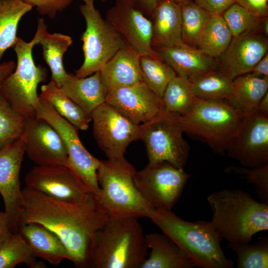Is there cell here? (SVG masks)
<instances>
[{"label":"cell","mask_w":268,"mask_h":268,"mask_svg":"<svg viewBox=\"0 0 268 268\" xmlns=\"http://www.w3.org/2000/svg\"><path fill=\"white\" fill-rule=\"evenodd\" d=\"M29 245L37 258L53 266L64 260L70 261V256L60 238L52 231L37 223L18 226V232Z\"/></svg>","instance_id":"23"},{"label":"cell","mask_w":268,"mask_h":268,"mask_svg":"<svg viewBox=\"0 0 268 268\" xmlns=\"http://www.w3.org/2000/svg\"><path fill=\"white\" fill-rule=\"evenodd\" d=\"M45 24L43 17L38 19L36 32L30 42L17 37L13 47L17 57L16 67L4 79L0 90L9 105L26 119L36 117L40 103L37 88L46 80L48 75L46 68L35 65L32 56L33 48L38 44Z\"/></svg>","instance_id":"6"},{"label":"cell","mask_w":268,"mask_h":268,"mask_svg":"<svg viewBox=\"0 0 268 268\" xmlns=\"http://www.w3.org/2000/svg\"><path fill=\"white\" fill-rule=\"evenodd\" d=\"M150 252L141 268H194L196 266L181 249L164 233L145 235Z\"/></svg>","instance_id":"25"},{"label":"cell","mask_w":268,"mask_h":268,"mask_svg":"<svg viewBox=\"0 0 268 268\" xmlns=\"http://www.w3.org/2000/svg\"><path fill=\"white\" fill-rule=\"evenodd\" d=\"M233 37L261 30L265 19H261L237 3H233L222 14Z\"/></svg>","instance_id":"38"},{"label":"cell","mask_w":268,"mask_h":268,"mask_svg":"<svg viewBox=\"0 0 268 268\" xmlns=\"http://www.w3.org/2000/svg\"><path fill=\"white\" fill-rule=\"evenodd\" d=\"M27 119L15 111L0 93V149L20 138Z\"/></svg>","instance_id":"37"},{"label":"cell","mask_w":268,"mask_h":268,"mask_svg":"<svg viewBox=\"0 0 268 268\" xmlns=\"http://www.w3.org/2000/svg\"><path fill=\"white\" fill-rule=\"evenodd\" d=\"M226 152L243 167L255 168L268 163V117L258 110L244 115Z\"/></svg>","instance_id":"13"},{"label":"cell","mask_w":268,"mask_h":268,"mask_svg":"<svg viewBox=\"0 0 268 268\" xmlns=\"http://www.w3.org/2000/svg\"><path fill=\"white\" fill-rule=\"evenodd\" d=\"M8 217L4 211L0 212V247L4 241L12 234Z\"/></svg>","instance_id":"45"},{"label":"cell","mask_w":268,"mask_h":268,"mask_svg":"<svg viewBox=\"0 0 268 268\" xmlns=\"http://www.w3.org/2000/svg\"><path fill=\"white\" fill-rule=\"evenodd\" d=\"M148 250L137 219L110 217L90 242L86 268H141Z\"/></svg>","instance_id":"2"},{"label":"cell","mask_w":268,"mask_h":268,"mask_svg":"<svg viewBox=\"0 0 268 268\" xmlns=\"http://www.w3.org/2000/svg\"><path fill=\"white\" fill-rule=\"evenodd\" d=\"M162 100L164 111L183 115L193 108L196 99L188 78L176 75L167 85Z\"/></svg>","instance_id":"33"},{"label":"cell","mask_w":268,"mask_h":268,"mask_svg":"<svg viewBox=\"0 0 268 268\" xmlns=\"http://www.w3.org/2000/svg\"><path fill=\"white\" fill-rule=\"evenodd\" d=\"M24 180L26 187L60 201L80 203L93 194L65 165H36L27 172Z\"/></svg>","instance_id":"14"},{"label":"cell","mask_w":268,"mask_h":268,"mask_svg":"<svg viewBox=\"0 0 268 268\" xmlns=\"http://www.w3.org/2000/svg\"><path fill=\"white\" fill-rule=\"evenodd\" d=\"M175 1H176L177 2L180 3V4H181L182 3H184L189 0H174Z\"/></svg>","instance_id":"49"},{"label":"cell","mask_w":268,"mask_h":268,"mask_svg":"<svg viewBox=\"0 0 268 268\" xmlns=\"http://www.w3.org/2000/svg\"><path fill=\"white\" fill-rule=\"evenodd\" d=\"M134 7L150 18L151 14L161 0H126Z\"/></svg>","instance_id":"43"},{"label":"cell","mask_w":268,"mask_h":268,"mask_svg":"<svg viewBox=\"0 0 268 268\" xmlns=\"http://www.w3.org/2000/svg\"><path fill=\"white\" fill-rule=\"evenodd\" d=\"M45 24L38 44L43 49V58L49 67L52 78L60 87L67 72L63 65V56L72 43L71 37L59 33H50Z\"/></svg>","instance_id":"28"},{"label":"cell","mask_w":268,"mask_h":268,"mask_svg":"<svg viewBox=\"0 0 268 268\" xmlns=\"http://www.w3.org/2000/svg\"><path fill=\"white\" fill-rule=\"evenodd\" d=\"M140 65L143 82L162 98L167 85L176 73L163 61L149 56H140Z\"/></svg>","instance_id":"35"},{"label":"cell","mask_w":268,"mask_h":268,"mask_svg":"<svg viewBox=\"0 0 268 268\" xmlns=\"http://www.w3.org/2000/svg\"><path fill=\"white\" fill-rule=\"evenodd\" d=\"M224 171L241 175L248 183L255 185L261 202L268 203V163L255 168L228 166Z\"/></svg>","instance_id":"39"},{"label":"cell","mask_w":268,"mask_h":268,"mask_svg":"<svg viewBox=\"0 0 268 268\" xmlns=\"http://www.w3.org/2000/svg\"><path fill=\"white\" fill-rule=\"evenodd\" d=\"M268 49V38L261 30L232 37L226 50L217 59V70L232 80L250 73Z\"/></svg>","instance_id":"18"},{"label":"cell","mask_w":268,"mask_h":268,"mask_svg":"<svg viewBox=\"0 0 268 268\" xmlns=\"http://www.w3.org/2000/svg\"><path fill=\"white\" fill-rule=\"evenodd\" d=\"M60 88L67 97L89 115L105 102L107 95L100 70L84 77H78L67 73Z\"/></svg>","instance_id":"24"},{"label":"cell","mask_w":268,"mask_h":268,"mask_svg":"<svg viewBox=\"0 0 268 268\" xmlns=\"http://www.w3.org/2000/svg\"><path fill=\"white\" fill-rule=\"evenodd\" d=\"M188 79L196 98L225 102L231 92L233 81L217 70L209 71Z\"/></svg>","instance_id":"30"},{"label":"cell","mask_w":268,"mask_h":268,"mask_svg":"<svg viewBox=\"0 0 268 268\" xmlns=\"http://www.w3.org/2000/svg\"><path fill=\"white\" fill-rule=\"evenodd\" d=\"M176 114L163 111L150 121L140 125V139L146 148L148 163L167 161L184 168L190 147Z\"/></svg>","instance_id":"9"},{"label":"cell","mask_w":268,"mask_h":268,"mask_svg":"<svg viewBox=\"0 0 268 268\" xmlns=\"http://www.w3.org/2000/svg\"><path fill=\"white\" fill-rule=\"evenodd\" d=\"M258 110L263 115L268 117V92L261 100Z\"/></svg>","instance_id":"47"},{"label":"cell","mask_w":268,"mask_h":268,"mask_svg":"<svg viewBox=\"0 0 268 268\" xmlns=\"http://www.w3.org/2000/svg\"><path fill=\"white\" fill-rule=\"evenodd\" d=\"M109 218V213L94 194L83 202L70 203L26 187L21 190L19 225L37 223L52 231L65 245L70 261L78 268H86L90 242Z\"/></svg>","instance_id":"1"},{"label":"cell","mask_w":268,"mask_h":268,"mask_svg":"<svg viewBox=\"0 0 268 268\" xmlns=\"http://www.w3.org/2000/svg\"><path fill=\"white\" fill-rule=\"evenodd\" d=\"M134 167L123 157L100 160L97 172L98 197L112 218H149L153 209L143 199L134 180Z\"/></svg>","instance_id":"5"},{"label":"cell","mask_w":268,"mask_h":268,"mask_svg":"<svg viewBox=\"0 0 268 268\" xmlns=\"http://www.w3.org/2000/svg\"><path fill=\"white\" fill-rule=\"evenodd\" d=\"M268 92V77L248 73L233 80L231 92L225 102L246 115L258 110L261 100Z\"/></svg>","instance_id":"26"},{"label":"cell","mask_w":268,"mask_h":268,"mask_svg":"<svg viewBox=\"0 0 268 268\" xmlns=\"http://www.w3.org/2000/svg\"><path fill=\"white\" fill-rule=\"evenodd\" d=\"M152 23L153 48L184 44L182 39L181 5L174 0H161L153 9Z\"/></svg>","instance_id":"22"},{"label":"cell","mask_w":268,"mask_h":268,"mask_svg":"<svg viewBox=\"0 0 268 268\" xmlns=\"http://www.w3.org/2000/svg\"><path fill=\"white\" fill-rule=\"evenodd\" d=\"M106 20L120 34L125 44L139 55L161 59L152 46L150 19L126 0H116L107 12Z\"/></svg>","instance_id":"15"},{"label":"cell","mask_w":268,"mask_h":268,"mask_svg":"<svg viewBox=\"0 0 268 268\" xmlns=\"http://www.w3.org/2000/svg\"><path fill=\"white\" fill-rule=\"evenodd\" d=\"M184 168L167 161L148 163L136 171L134 180L141 197L153 209L172 210L189 179Z\"/></svg>","instance_id":"10"},{"label":"cell","mask_w":268,"mask_h":268,"mask_svg":"<svg viewBox=\"0 0 268 268\" xmlns=\"http://www.w3.org/2000/svg\"><path fill=\"white\" fill-rule=\"evenodd\" d=\"M232 37L222 15H210L204 29L198 48L208 56L217 59L226 50Z\"/></svg>","instance_id":"32"},{"label":"cell","mask_w":268,"mask_h":268,"mask_svg":"<svg viewBox=\"0 0 268 268\" xmlns=\"http://www.w3.org/2000/svg\"><path fill=\"white\" fill-rule=\"evenodd\" d=\"M252 74L261 77H268V53L256 64L250 72Z\"/></svg>","instance_id":"44"},{"label":"cell","mask_w":268,"mask_h":268,"mask_svg":"<svg viewBox=\"0 0 268 268\" xmlns=\"http://www.w3.org/2000/svg\"><path fill=\"white\" fill-rule=\"evenodd\" d=\"M39 96L77 129L85 131L88 128L89 124L91 122L90 115L67 97L52 79L41 87Z\"/></svg>","instance_id":"27"},{"label":"cell","mask_w":268,"mask_h":268,"mask_svg":"<svg viewBox=\"0 0 268 268\" xmlns=\"http://www.w3.org/2000/svg\"><path fill=\"white\" fill-rule=\"evenodd\" d=\"M140 56L126 44L100 70L107 93L116 88L143 82Z\"/></svg>","instance_id":"21"},{"label":"cell","mask_w":268,"mask_h":268,"mask_svg":"<svg viewBox=\"0 0 268 268\" xmlns=\"http://www.w3.org/2000/svg\"><path fill=\"white\" fill-rule=\"evenodd\" d=\"M244 115L225 101L196 98L188 113L176 114V117L184 133L205 142L214 152L223 155Z\"/></svg>","instance_id":"7"},{"label":"cell","mask_w":268,"mask_h":268,"mask_svg":"<svg viewBox=\"0 0 268 268\" xmlns=\"http://www.w3.org/2000/svg\"><path fill=\"white\" fill-rule=\"evenodd\" d=\"M25 153L36 165H67L68 155L59 134L46 121L34 117L27 119L20 137Z\"/></svg>","instance_id":"16"},{"label":"cell","mask_w":268,"mask_h":268,"mask_svg":"<svg viewBox=\"0 0 268 268\" xmlns=\"http://www.w3.org/2000/svg\"><path fill=\"white\" fill-rule=\"evenodd\" d=\"M36 117L46 121L58 132L67 150V166L74 172L90 193L99 196L100 188L97 172L100 160L92 155L84 146L79 137L77 129L40 97Z\"/></svg>","instance_id":"11"},{"label":"cell","mask_w":268,"mask_h":268,"mask_svg":"<svg viewBox=\"0 0 268 268\" xmlns=\"http://www.w3.org/2000/svg\"><path fill=\"white\" fill-rule=\"evenodd\" d=\"M182 9V39L183 43L198 48L210 15L198 6L193 0L180 4Z\"/></svg>","instance_id":"34"},{"label":"cell","mask_w":268,"mask_h":268,"mask_svg":"<svg viewBox=\"0 0 268 268\" xmlns=\"http://www.w3.org/2000/svg\"><path fill=\"white\" fill-rule=\"evenodd\" d=\"M153 49L160 58L181 77L189 79L218 69L217 59L185 44Z\"/></svg>","instance_id":"20"},{"label":"cell","mask_w":268,"mask_h":268,"mask_svg":"<svg viewBox=\"0 0 268 268\" xmlns=\"http://www.w3.org/2000/svg\"><path fill=\"white\" fill-rule=\"evenodd\" d=\"M32 7L22 0H0V61L4 52L14 46L19 21Z\"/></svg>","instance_id":"29"},{"label":"cell","mask_w":268,"mask_h":268,"mask_svg":"<svg viewBox=\"0 0 268 268\" xmlns=\"http://www.w3.org/2000/svg\"><path fill=\"white\" fill-rule=\"evenodd\" d=\"M93 133L108 159H120L129 144L140 139V125L133 123L105 102L90 114Z\"/></svg>","instance_id":"12"},{"label":"cell","mask_w":268,"mask_h":268,"mask_svg":"<svg viewBox=\"0 0 268 268\" xmlns=\"http://www.w3.org/2000/svg\"><path fill=\"white\" fill-rule=\"evenodd\" d=\"M105 102L137 125L150 121L164 110L162 99L144 82L110 91Z\"/></svg>","instance_id":"19"},{"label":"cell","mask_w":268,"mask_h":268,"mask_svg":"<svg viewBox=\"0 0 268 268\" xmlns=\"http://www.w3.org/2000/svg\"><path fill=\"white\" fill-rule=\"evenodd\" d=\"M227 247L237 256L238 268H267L268 267V238L262 237L255 243H229Z\"/></svg>","instance_id":"36"},{"label":"cell","mask_w":268,"mask_h":268,"mask_svg":"<svg viewBox=\"0 0 268 268\" xmlns=\"http://www.w3.org/2000/svg\"><path fill=\"white\" fill-rule=\"evenodd\" d=\"M21 138L0 149V194L12 233L18 232L21 200L20 171L25 154Z\"/></svg>","instance_id":"17"},{"label":"cell","mask_w":268,"mask_h":268,"mask_svg":"<svg viewBox=\"0 0 268 268\" xmlns=\"http://www.w3.org/2000/svg\"><path fill=\"white\" fill-rule=\"evenodd\" d=\"M82 0L84 2L85 4L87 5L90 6H94V0ZM100 0L102 2H105L107 0Z\"/></svg>","instance_id":"48"},{"label":"cell","mask_w":268,"mask_h":268,"mask_svg":"<svg viewBox=\"0 0 268 268\" xmlns=\"http://www.w3.org/2000/svg\"><path fill=\"white\" fill-rule=\"evenodd\" d=\"M37 258L18 232L12 233L0 247V268H14L20 264L30 268H46V265L38 261Z\"/></svg>","instance_id":"31"},{"label":"cell","mask_w":268,"mask_h":268,"mask_svg":"<svg viewBox=\"0 0 268 268\" xmlns=\"http://www.w3.org/2000/svg\"><path fill=\"white\" fill-rule=\"evenodd\" d=\"M207 201L213 228L229 243H250L256 233L268 230V203L257 201L243 190L215 191Z\"/></svg>","instance_id":"3"},{"label":"cell","mask_w":268,"mask_h":268,"mask_svg":"<svg viewBox=\"0 0 268 268\" xmlns=\"http://www.w3.org/2000/svg\"><path fill=\"white\" fill-rule=\"evenodd\" d=\"M79 9L86 22L85 30L81 36L84 61L75 71V75L84 77L99 71L125 43L94 6L84 4L80 6Z\"/></svg>","instance_id":"8"},{"label":"cell","mask_w":268,"mask_h":268,"mask_svg":"<svg viewBox=\"0 0 268 268\" xmlns=\"http://www.w3.org/2000/svg\"><path fill=\"white\" fill-rule=\"evenodd\" d=\"M31 6H36L40 14L54 18L58 11L61 12L67 7L73 0H22Z\"/></svg>","instance_id":"40"},{"label":"cell","mask_w":268,"mask_h":268,"mask_svg":"<svg viewBox=\"0 0 268 268\" xmlns=\"http://www.w3.org/2000/svg\"><path fill=\"white\" fill-rule=\"evenodd\" d=\"M236 3L261 19L268 15V0H236Z\"/></svg>","instance_id":"42"},{"label":"cell","mask_w":268,"mask_h":268,"mask_svg":"<svg viewBox=\"0 0 268 268\" xmlns=\"http://www.w3.org/2000/svg\"><path fill=\"white\" fill-rule=\"evenodd\" d=\"M15 67L16 63L12 61L0 64V90L4 79L14 70Z\"/></svg>","instance_id":"46"},{"label":"cell","mask_w":268,"mask_h":268,"mask_svg":"<svg viewBox=\"0 0 268 268\" xmlns=\"http://www.w3.org/2000/svg\"><path fill=\"white\" fill-rule=\"evenodd\" d=\"M195 3L210 15H222L236 0H193Z\"/></svg>","instance_id":"41"},{"label":"cell","mask_w":268,"mask_h":268,"mask_svg":"<svg viewBox=\"0 0 268 268\" xmlns=\"http://www.w3.org/2000/svg\"><path fill=\"white\" fill-rule=\"evenodd\" d=\"M184 252L195 266L202 268H232L221 247L222 240L210 222H189L171 210L154 209L149 217Z\"/></svg>","instance_id":"4"}]
</instances>
